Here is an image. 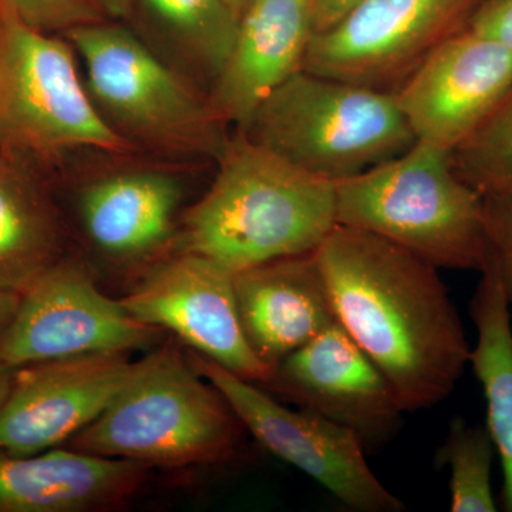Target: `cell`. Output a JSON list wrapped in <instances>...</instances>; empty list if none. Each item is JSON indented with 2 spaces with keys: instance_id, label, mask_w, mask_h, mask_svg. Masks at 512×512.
<instances>
[{
  "instance_id": "obj_1",
  "label": "cell",
  "mask_w": 512,
  "mask_h": 512,
  "mask_svg": "<svg viewBox=\"0 0 512 512\" xmlns=\"http://www.w3.org/2000/svg\"><path fill=\"white\" fill-rule=\"evenodd\" d=\"M315 255L336 320L382 372L404 413L446 400L470 365L471 348L439 268L339 224Z\"/></svg>"
},
{
  "instance_id": "obj_2",
  "label": "cell",
  "mask_w": 512,
  "mask_h": 512,
  "mask_svg": "<svg viewBox=\"0 0 512 512\" xmlns=\"http://www.w3.org/2000/svg\"><path fill=\"white\" fill-rule=\"evenodd\" d=\"M218 171L184 217L183 251L238 272L315 252L336 220V183L249 138L228 137Z\"/></svg>"
},
{
  "instance_id": "obj_3",
  "label": "cell",
  "mask_w": 512,
  "mask_h": 512,
  "mask_svg": "<svg viewBox=\"0 0 512 512\" xmlns=\"http://www.w3.org/2000/svg\"><path fill=\"white\" fill-rule=\"evenodd\" d=\"M336 220L439 269L481 272L487 264L483 197L458 175L450 151L421 141L336 183Z\"/></svg>"
},
{
  "instance_id": "obj_4",
  "label": "cell",
  "mask_w": 512,
  "mask_h": 512,
  "mask_svg": "<svg viewBox=\"0 0 512 512\" xmlns=\"http://www.w3.org/2000/svg\"><path fill=\"white\" fill-rule=\"evenodd\" d=\"M241 429L222 394L167 346L133 363L119 393L69 447L148 467L197 466L231 456Z\"/></svg>"
},
{
  "instance_id": "obj_5",
  "label": "cell",
  "mask_w": 512,
  "mask_h": 512,
  "mask_svg": "<svg viewBox=\"0 0 512 512\" xmlns=\"http://www.w3.org/2000/svg\"><path fill=\"white\" fill-rule=\"evenodd\" d=\"M239 131L332 183L365 173L416 143L393 92L303 69L269 94Z\"/></svg>"
},
{
  "instance_id": "obj_6",
  "label": "cell",
  "mask_w": 512,
  "mask_h": 512,
  "mask_svg": "<svg viewBox=\"0 0 512 512\" xmlns=\"http://www.w3.org/2000/svg\"><path fill=\"white\" fill-rule=\"evenodd\" d=\"M82 59L92 99L134 147L178 158H215L227 124L210 96L173 69L130 30L101 22L66 33Z\"/></svg>"
},
{
  "instance_id": "obj_7",
  "label": "cell",
  "mask_w": 512,
  "mask_h": 512,
  "mask_svg": "<svg viewBox=\"0 0 512 512\" xmlns=\"http://www.w3.org/2000/svg\"><path fill=\"white\" fill-rule=\"evenodd\" d=\"M69 40L30 28L0 2V138L39 154L133 153L101 116Z\"/></svg>"
},
{
  "instance_id": "obj_8",
  "label": "cell",
  "mask_w": 512,
  "mask_h": 512,
  "mask_svg": "<svg viewBox=\"0 0 512 512\" xmlns=\"http://www.w3.org/2000/svg\"><path fill=\"white\" fill-rule=\"evenodd\" d=\"M190 360L262 447L311 477L339 503L357 512L406 510L367 463L366 448L355 433L306 410L289 409L259 384L198 353Z\"/></svg>"
},
{
  "instance_id": "obj_9",
  "label": "cell",
  "mask_w": 512,
  "mask_h": 512,
  "mask_svg": "<svg viewBox=\"0 0 512 512\" xmlns=\"http://www.w3.org/2000/svg\"><path fill=\"white\" fill-rule=\"evenodd\" d=\"M480 0H365L315 33L303 70L396 92L447 37L460 32Z\"/></svg>"
},
{
  "instance_id": "obj_10",
  "label": "cell",
  "mask_w": 512,
  "mask_h": 512,
  "mask_svg": "<svg viewBox=\"0 0 512 512\" xmlns=\"http://www.w3.org/2000/svg\"><path fill=\"white\" fill-rule=\"evenodd\" d=\"M161 332L104 295L79 265L57 261L23 291L0 336V365L18 370L89 353H130L154 345Z\"/></svg>"
},
{
  "instance_id": "obj_11",
  "label": "cell",
  "mask_w": 512,
  "mask_h": 512,
  "mask_svg": "<svg viewBox=\"0 0 512 512\" xmlns=\"http://www.w3.org/2000/svg\"><path fill=\"white\" fill-rule=\"evenodd\" d=\"M131 316L171 330L198 355L256 384L272 372L249 348L239 320L234 272L207 256L181 251L120 299Z\"/></svg>"
},
{
  "instance_id": "obj_12",
  "label": "cell",
  "mask_w": 512,
  "mask_h": 512,
  "mask_svg": "<svg viewBox=\"0 0 512 512\" xmlns=\"http://www.w3.org/2000/svg\"><path fill=\"white\" fill-rule=\"evenodd\" d=\"M511 86V50L467 26L441 42L394 96L416 141L453 153Z\"/></svg>"
},
{
  "instance_id": "obj_13",
  "label": "cell",
  "mask_w": 512,
  "mask_h": 512,
  "mask_svg": "<svg viewBox=\"0 0 512 512\" xmlns=\"http://www.w3.org/2000/svg\"><path fill=\"white\" fill-rule=\"evenodd\" d=\"M265 386L352 431L366 451L383 447L402 426L392 387L338 322L282 360Z\"/></svg>"
},
{
  "instance_id": "obj_14",
  "label": "cell",
  "mask_w": 512,
  "mask_h": 512,
  "mask_svg": "<svg viewBox=\"0 0 512 512\" xmlns=\"http://www.w3.org/2000/svg\"><path fill=\"white\" fill-rule=\"evenodd\" d=\"M128 353H89L18 369L0 406V451L30 456L72 440L126 383Z\"/></svg>"
},
{
  "instance_id": "obj_15",
  "label": "cell",
  "mask_w": 512,
  "mask_h": 512,
  "mask_svg": "<svg viewBox=\"0 0 512 512\" xmlns=\"http://www.w3.org/2000/svg\"><path fill=\"white\" fill-rule=\"evenodd\" d=\"M234 292L249 348L271 372L338 322L315 252L235 272Z\"/></svg>"
},
{
  "instance_id": "obj_16",
  "label": "cell",
  "mask_w": 512,
  "mask_h": 512,
  "mask_svg": "<svg viewBox=\"0 0 512 512\" xmlns=\"http://www.w3.org/2000/svg\"><path fill=\"white\" fill-rule=\"evenodd\" d=\"M312 36V0H252L208 94L221 120L247 126L262 101L302 70Z\"/></svg>"
},
{
  "instance_id": "obj_17",
  "label": "cell",
  "mask_w": 512,
  "mask_h": 512,
  "mask_svg": "<svg viewBox=\"0 0 512 512\" xmlns=\"http://www.w3.org/2000/svg\"><path fill=\"white\" fill-rule=\"evenodd\" d=\"M146 464L84 451H0V512H89L119 507L143 487Z\"/></svg>"
},
{
  "instance_id": "obj_18",
  "label": "cell",
  "mask_w": 512,
  "mask_h": 512,
  "mask_svg": "<svg viewBox=\"0 0 512 512\" xmlns=\"http://www.w3.org/2000/svg\"><path fill=\"white\" fill-rule=\"evenodd\" d=\"M181 188L171 175L121 171L99 178L80 195V218L94 245L117 258L156 251L173 234Z\"/></svg>"
},
{
  "instance_id": "obj_19",
  "label": "cell",
  "mask_w": 512,
  "mask_h": 512,
  "mask_svg": "<svg viewBox=\"0 0 512 512\" xmlns=\"http://www.w3.org/2000/svg\"><path fill=\"white\" fill-rule=\"evenodd\" d=\"M470 303L477 332L470 365L483 387L487 426L503 464V510L512 512V322L510 303L487 261Z\"/></svg>"
},
{
  "instance_id": "obj_20",
  "label": "cell",
  "mask_w": 512,
  "mask_h": 512,
  "mask_svg": "<svg viewBox=\"0 0 512 512\" xmlns=\"http://www.w3.org/2000/svg\"><path fill=\"white\" fill-rule=\"evenodd\" d=\"M59 227L43 195L9 167L0 168V288L23 293L57 262Z\"/></svg>"
},
{
  "instance_id": "obj_21",
  "label": "cell",
  "mask_w": 512,
  "mask_h": 512,
  "mask_svg": "<svg viewBox=\"0 0 512 512\" xmlns=\"http://www.w3.org/2000/svg\"><path fill=\"white\" fill-rule=\"evenodd\" d=\"M136 6L175 56L214 83L238 32L225 0H133L131 10Z\"/></svg>"
},
{
  "instance_id": "obj_22",
  "label": "cell",
  "mask_w": 512,
  "mask_h": 512,
  "mask_svg": "<svg viewBox=\"0 0 512 512\" xmlns=\"http://www.w3.org/2000/svg\"><path fill=\"white\" fill-rule=\"evenodd\" d=\"M495 451L487 426H473L461 417L451 420L439 451V463L450 470V511H497L491 485Z\"/></svg>"
},
{
  "instance_id": "obj_23",
  "label": "cell",
  "mask_w": 512,
  "mask_h": 512,
  "mask_svg": "<svg viewBox=\"0 0 512 512\" xmlns=\"http://www.w3.org/2000/svg\"><path fill=\"white\" fill-rule=\"evenodd\" d=\"M451 157L458 175L481 197L512 194V86Z\"/></svg>"
},
{
  "instance_id": "obj_24",
  "label": "cell",
  "mask_w": 512,
  "mask_h": 512,
  "mask_svg": "<svg viewBox=\"0 0 512 512\" xmlns=\"http://www.w3.org/2000/svg\"><path fill=\"white\" fill-rule=\"evenodd\" d=\"M30 28L40 32H70L101 22L103 10L97 0H0Z\"/></svg>"
},
{
  "instance_id": "obj_25",
  "label": "cell",
  "mask_w": 512,
  "mask_h": 512,
  "mask_svg": "<svg viewBox=\"0 0 512 512\" xmlns=\"http://www.w3.org/2000/svg\"><path fill=\"white\" fill-rule=\"evenodd\" d=\"M488 258L512 306V194L484 195Z\"/></svg>"
},
{
  "instance_id": "obj_26",
  "label": "cell",
  "mask_w": 512,
  "mask_h": 512,
  "mask_svg": "<svg viewBox=\"0 0 512 512\" xmlns=\"http://www.w3.org/2000/svg\"><path fill=\"white\" fill-rule=\"evenodd\" d=\"M467 26L480 35L497 40L512 52V0H483Z\"/></svg>"
},
{
  "instance_id": "obj_27",
  "label": "cell",
  "mask_w": 512,
  "mask_h": 512,
  "mask_svg": "<svg viewBox=\"0 0 512 512\" xmlns=\"http://www.w3.org/2000/svg\"><path fill=\"white\" fill-rule=\"evenodd\" d=\"M365 0H312L313 35L325 32Z\"/></svg>"
},
{
  "instance_id": "obj_28",
  "label": "cell",
  "mask_w": 512,
  "mask_h": 512,
  "mask_svg": "<svg viewBox=\"0 0 512 512\" xmlns=\"http://www.w3.org/2000/svg\"><path fill=\"white\" fill-rule=\"evenodd\" d=\"M20 298H22V293L0 288V336L3 335L10 320L18 311Z\"/></svg>"
},
{
  "instance_id": "obj_29",
  "label": "cell",
  "mask_w": 512,
  "mask_h": 512,
  "mask_svg": "<svg viewBox=\"0 0 512 512\" xmlns=\"http://www.w3.org/2000/svg\"><path fill=\"white\" fill-rule=\"evenodd\" d=\"M104 15L126 16L130 13L133 0H97Z\"/></svg>"
},
{
  "instance_id": "obj_30",
  "label": "cell",
  "mask_w": 512,
  "mask_h": 512,
  "mask_svg": "<svg viewBox=\"0 0 512 512\" xmlns=\"http://www.w3.org/2000/svg\"><path fill=\"white\" fill-rule=\"evenodd\" d=\"M16 370L9 369V367L0 365V406L5 402L6 397L12 387L13 376Z\"/></svg>"
},
{
  "instance_id": "obj_31",
  "label": "cell",
  "mask_w": 512,
  "mask_h": 512,
  "mask_svg": "<svg viewBox=\"0 0 512 512\" xmlns=\"http://www.w3.org/2000/svg\"><path fill=\"white\" fill-rule=\"evenodd\" d=\"M228 3L229 8H231L232 12L235 13L238 19H241V16L244 15L245 10L248 9V6L251 5L252 0H225Z\"/></svg>"
},
{
  "instance_id": "obj_32",
  "label": "cell",
  "mask_w": 512,
  "mask_h": 512,
  "mask_svg": "<svg viewBox=\"0 0 512 512\" xmlns=\"http://www.w3.org/2000/svg\"><path fill=\"white\" fill-rule=\"evenodd\" d=\"M5 164H6V163H5V161H3V160H2V157H0V168H2V167H3V165H5Z\"/></svg>"
}]
</instances>
